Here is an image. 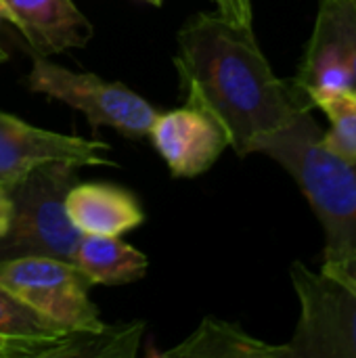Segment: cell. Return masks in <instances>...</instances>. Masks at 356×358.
I'll list each match as a JSON object with an SVG mask.
<instances>
[{
    "instance_id": "cell-21",
    "label": "cell",
    "mask_w": 356,
    "mask_h": 358,
    "mask_svg": "<svg viewBox=\"0 0 356 358\" xmlns=\"http://www.w3.org/2000/svg\"><path fill=\"white\" fill-rule=\"evenodd\" d=\"M145 2H149V4H153V6H162L164 0H145Z\"/></svg>"
},
{
    "instance_id": "cell-10",
    "label": "cell",
    "mask_w": 356,
    "mask_h": 358,
    "mask_svg": "<svg viewBox=\"0 0 356 358\" xmlns=\"http://www.w3.org/2000/svg\"><path fill=\"white\" fill-rule=\"evenodd\" d=\"M65 210L82 235L122 237L145 222L136 197L109 182H76L67 191Z\"/></svg>"
},
{
    "instance_id": "cell-19",
    "label": "cell",
    "mask_w": 356,
    "mask_h": 358,
    "mask_svg": "<svg viewBox=\"0 0 356 358\" xmlns=\"http://www.w3.org/2000/svg\"><path fill=\"white\" fill-rule=\"evenodd\" d=\"M10 216H13V199L10 193L0 189V239L6 235L10 227Z\"/></svg>"
},
{
    "instance_id": "cell-8",
    "label": "cell",
    "mask_w": 356,
    "mask_h": 358,
    "mask_svg": "<svg viewBox=\"0 0 356 358\" xmlns=\"http://www.w3.org/2000/svg\"><path fill=\"white\" fill-rule=\"evenodd\" d=\"M176 178H195L208 172L229 147L225 128L197 107L157 113L147 134Z\"/></svg>"
},
{
    "instance_id": "cell-7",
    "label": "cell",
    "mask_w": 356,
    "mask_h": 358,
    "mask_svg": "<svg viewBox=\"0 0 356 358\" xmlns=\"http://www.w3.org/2000/svg\"><path fill=\"white\" fill-rule=\"evenodd\" d=\"M109 149L103 141L44 130L0 111V189L10 191L31 170L52 162L73 168L115 166L107 157Z\"/></svg>"
},
{
    "instance_id": "cell-13",
    "label": "cell",
    "mask_w": 356,
    "mask_h": 358,
    "mask_svg": "<svg viewBox=\"0 0 356 358\" xmlns=\"http://www.w3.org/2000/svg\"><path fill=\"white\" fill-rule=\"evenodd\" d=\"M346 88H356L350 67L342 55L338 42L315 25L313 36L306 44L302 65L292 82L296 99L306 107V99L317 92H338Z\"/></svg>"
},
{
    "instance_id": "cell-11",
    "label": "cell",
    "mask_w": 356,
    "mask_h": 358,
    "mask_svg": "<svg viewBox=\"0 0 356 358\" xmlns=\"http://www.w3.org/2000/svg\"><path fill=\"white\" fill-rule=\"evenodd\" d=\"M164 358H290L287 344L271 346L252 338L235 323L206 317L178 346L164 350Z\"/></svg>"
},
{
    "instance_id": "cell-2",
    "label": "cell",
    "mask_w": 356,
    "mask_h": 358,
    "mask_svg": "<svg viewBox=\"0 0 356 358\" xmlns=\"http://www.w3.org/2000/svg\"><path fill=\"white\" fill-rule=\"evenodd\" d=\"M256 153L283 166L325 231L323 260L356 258V159L323 145V130L302 109L281 130L264 136Z\"/></svg>"
},
{
    "instance_id": "cell-5",
    "label": "cell",
    "mask_w": 356,
    "mask_h": 358,
    "mask_svg": "<svg viewBox=\"0 0 356 358\" xmlns=\"http://www.w3.org/2000/svg\"><path fill=\"white\" fill-rule=\"evenodd\" d=\"M27 84L34 92L61 101L82 111L92 130L113 128L128 138H145L157 117V109L120 82L101 80L94 73L71 71L46 55H34Z\"/></svg>"
},
{
    "instance_id": "cell-9",
    "label": "cell",
    "mask_w": 356,
    "mask_h": 358,
    "mask_svg": "<svg viewBox=\"0 0 356 358\" xmlns=\"http://www.w3.org/2000/svg\"><path fill=\"white\" fill-rule=\"evenodd\" d=\"M13 25L38 55L82 48L92 38V25L73 0H4Z\"/></svg>"
},
{
    "instance_id": "cell-6",
    "label": "cell",
    "mask_w": 356,
    "mask_h": 358,
    "mask_svg": "<svg viewBox=\"0 0 356 358\" xmlns=\"http://www.w3.org/2000/svg\"><path fill=\"white\" fill-rule=\"evenodd\" d=\"M0 285L63 331H103L107 327L88 296L90 281L73 262L48 256L0 260Z\"/></svg>"
},
{
    "instance_id": "cell-14",
    "label": "cell",
    "mask_w": 356,
    "mask_h": 358,
    "mask_svg": "<svg viewBox=\"0 0 356 358\" xmlns=\"http://www.w3.org/2000/svg\"><path fill=\"white\" fill-rule=\"evenodd\" d=\"M306 103L311 109H321L332 122V130L323 132V145L336 155L356 159V88L317 92Z\"/></svg>"
},
{
    "instance_id": "cell-17",
    "label": "cell",
    "mask_w": 356,
    "mask_h": 358,
    "mask_svg": "<svg viewBox=\"0 0 356 358\" xmlns=\"http://www.w3.org/2000/svg\"><path fill=\"white\" fill-rule=\"evenodd\" d=\"M63 334L0 285V336H57Z\"/></svg>"
},
{
    "instance_id": "cell-18",
    "label": "cell",
    "mask_w": 356,
    "mask_h": 358,
    "mask_svg": "<svg viewBox=\"0 0 356 358\" xmlns=\"http://www.w3.org/2000/svg\"><path fill=\"white\" fill-rule=\"evenodd\" d=\"M216 4V10L231 19L233 23L252 27L254 23V10H252V0H212Z\"/></svg>"
},
{
    "instance_id": "cell-20",
    "label": "cell",
    "mask_w": 356,
    "mask_h": 358,
    "mask_svg": "<svg viewBox=\"0 0 356 358\" xmlns=\"http://www.w3.org/2000/svg\"><path fill=\"white\" fill-rule=\"evenodd\" d=\"M2 21H8L10 25H13V21H15V19H13V13H10V8L6 6L4 0H0V23H2ZM4 61H6V50L0 46V65H2Z\"/></svg>"
},
{
    "instance_id": "cell-16",
    "label": "cell",
    "mask_w": 356,
    "mask_h": 358,
    "mask_svg": "<svg viewBox=\"0 0 356 358\" xmlns=\"http://www.w3.org/2000/svg\"><path fill=\"white\" fill-rule=\"evenodd\" d=\"M325 34H329L350 67L356 86V4L355 0H321L315 21Z\"/></svg>"
},
{
    "instance_id": "cell-15",
    "label": "cell",
    "mask_w": 356,
    "mask_h": 358,
    "mask_svg": "<svg viewBox=\"0 0 356 358\" xmlns=\"http://www.w3.org/2000/svg\"><path fill=\"white\" fill-rule=\"evenodd\" d=\"M0 358H80V331L57 336H0Z\"/></svg>"
},
{
    "instance_id": "cell-4",
    "label": "cell",
    "mask_w": 356,
    "mask_h": 358,
    "mask_svg": "<svg viewBox=\"0 0 356 358\" xmlns=\"http://www.w3.org/2000/svg\"><path fill=\"white\" fill-rule=\"evenodd\" d=\"M76 182L73 166L52 162L38 166L8 191L13 216L0 239V260L48 256L73 262L82 233L67 216L65 197Z\"/></svg>"
},
{
    "instance_id": "cell-22",
    "label": "cell",
    "mask_w": 356,
    "mask_h": 358,
    "mask_svg": "<svg viewBox=\"0 0 356 358\" xmlns=\"http://www.w3.org/2000/svg\"><path fill=\"white\" fill-rule=\"evenodd\" d=\"M355 4H356V0H355Z\"/></svg>"
},
{
    "instance_id": "cell-1",
    "label": "cell",
    "mask_w": 356,
    "mask_h": 358,
    "mask_svg": "<svg viewBox=\"0 0 356 358\" xmlns=\"http://www.w3.org/2000/svg\"><path fill=\"white\" fill-rule=\"evenodd\" d=\"M174 67L189 107L214 117L229 147L245 157L258 143L306 109L292 84L279 80L266 61L254 27L216 13H197L178 31Z\"/></svg>"
},
{
    "instance_id": "cell-3",
    "label": "cell",
    "mask_w": 356,
    "mask_h": 358,
    "mask_svg": "<svg viewBox=\"0 0 356 358\" xmlns=\"http://www.w3.org/2000/svg\"><path fill=\"white\" fill-rule=\"evenodd\" d=\"M290 275L300 302L290 358H356V258L323 260L319 273L294 262Z\"/></svg>"
},
{
    "instance_id": "cell-12",
    "label": "cell",
    "mask_w": 356,
    "mask_h": 358,
    "mask_svg": "<svg viewBox=\"0 0 356 358\" xmlns=\"http://www.w3.org/2000/svg\"><path fill=\"white\" fill-rule=\"evenodd\" d=\"M73 264L90 285H126L147 275L149 258L120 237L82 235Z\"/></svg>"
}]
</instances>
